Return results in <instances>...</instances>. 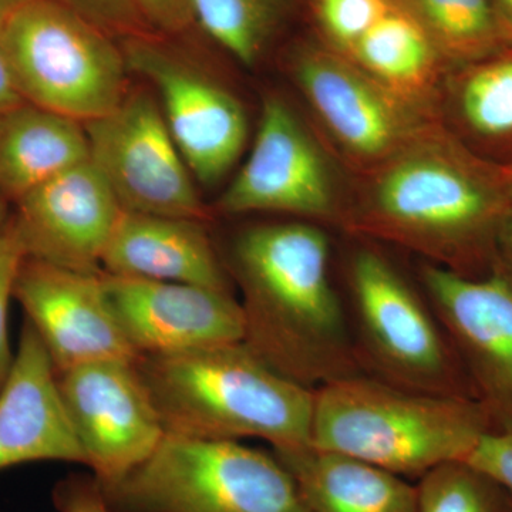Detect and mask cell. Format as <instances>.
I'll return each instance as SVG.
<instances>
[{"label": "cell", "instance_id": "6da1fadb", "mask_svg": "<svg viewBox=\"0 0 512 512\" xmlns=\"http://www.w3.org/2000/svg\"><path fill=\"white\" fill-rule=\"evenodd\" d=\"M511 168L477 156L431 120L383 163L357 175L339 229L453 274L483 278L501 262Z\"/></svg>", "mask_w": 512, "mask_h": 512}, {"label": "cell", "instance_id": "7a4b0ae2", "mask_svg": "<svg viewBox=\"0 0 512 512\" xmlns=\"http://www.w3.org/2000/svg\"><path fill=\"white\" fill-rule=\"evenodd\" d=\"M224 264L241 292L242 343L266 365L311 390L362 375L325 227L249 225L232 239Z\"/></svg>", "mask_w": 512, "mask_h": 512}, {"label": "cell", "instance_id": "3957f363", "mask_svg": "<svg viewBox=\"0 0 512 512\" xmlns=\"http://www.w3.org/2000/svg\"><path fill=\"white\" fill-rule=\"evenodd\" d=\"M134 365L165 436L259 439L272 450L311 443L315 390L282 376L242 342L138 356Z\"/></svg>", "mask_w": 512, "mask_h": 512}, {"label": "cell", "instance_id": "277c9868", "mask_svg": "<svg viewBox=\"0 0 512 512\" xmlns=\"http://www.w3.org/2000/svg\"><path fill=\"white\" fill-rule=\"evenodd\" d=\"M494 430L480 400L414 392L362 373L315 390L309 446L419 481L441 464L466 461Z\"/></svg>", "mask_w": 512, "mask_h": 512}, {"label": "cell", "instance_id": "5b68a950", "mask_svg": "<svg viewBox=\"0 0 512 512\" xmlns=\"http://www.w3.org/2000/svg\"><path fill=\"white\" fill-rule=\"evenodd\" d=\"M353 239L342 296L363 375L414 392L477 399L419 279L410 281L383 245Z\"/></svg>", "mask_w": 512, "mask_h": 512}, {"label": "cell", "instance_id": "8992f818", "mask_svg": "<svg viewBox=\"0 0 512 512\" xmlns=\"http://www.w3.org/2000/svg\"><path fill=\"white\" fill-rule=\"evenodd\" d=\"M100 488L111 512H311L274 451L239 441L165 436L143 464Z\"/></svg>", "mask_w": 512, "mask_h": 512}, {"label": "cell", "instance_id": "52a82bcc", "mask_svg": "<svg viewBox=\"0 0 512 512\" xmlns=\"http://www.w3.org/2000/svg\"><path fill=\"white\" fill-rule=\"evenodd\" d=\"M0 52L26 103L86 124L128 92L120 43L55 0H28L0 33Z\"/></svg>", "mask_w": 512, "mask_h": 512}, {"label": "cell", "instance_id": "ba28073f", "mask_svg": "<svg viewBox=\"0 0 512 512\" xmlns=\"http://www.w3.org/2000/svg\"><path fill=\"white\" fill-rule=\"evenodd\" d=\"M348 195L305 121L284 97L268 94L249 156L222 192L217 211L228 217L284 214L340 228Z\"/></svg>", "mask_w": 512, "mask_h": 512}, {"label": "cell", "instance_id": "9c48e42d", "mask_svg": "<svg viewBox=\"0 0 512 512\" xmlns=\"http://www.w3.org/2000/svg\"><path fill=\"white\" fill-rule=\"evenodd\" d=\"M120 45L128 72L156 90L165 123L195 181L207 187L220 183L248 143L241 101L163 36L124 37Z\"/></svg>", "mask_w": 512, "mask_h": 512}, {"label": "cell", "instance_id": "30bf717a", "mask_svg": "<svg viewBox=\"0 0 512 512\" xmlns=\"http://www.w3.org/2000/svg\"><path fill=\"white\" fill-rule=\"evenodd\" d=\"M84 128L90 163L124 211L210 220L153 93L128 89L116 109Z\"/></svg>", "mask_w": 512, "mask_h": 512}, {"label": "cell", "instance_id": "8fae6325", "mask_svg": "<svg viewBox=\"0 0 512 512\" xmlns=\"http://www.w3.org/2000/svg\"><path fill=\"white\" fill-rule=\"evenodd\" d=\"M288 72L330 144L356 175L383 163L424 124L437 119L326 45L296 46Z\"/></svg>", "mask_w": 512, "mask_h": 512}, {"label": "cell", "instance_id": "7c38bea8", "mask_svg": "<svg viewBox=\"0 0 512 512\" xmlns=\"http://www.w3.org/2000/svg\"><path fill=\"white\" fill-rule=\"evenodd\" d=\"M57 382L86 466L100 484L126 476L164 440L134 360L84 363L57 373Z\"/></svg>", "mask_w": 512, "mask_h": 512}, {"label": "cell", "instance_id": "4fadbf2b", "mask_svg": "<svg viewBox=\"0 0 512 512\" xmlns=\"http://www.w3.org/2000/svg\"><path fill=\"white\" fill-rule=\"evenodd\" d=\"M417 279L497 430H512V275L466 278L421 262Z\"/></svg>", "mask_w": 512, "mask_h": 512}, {"label": "cell", "instance_id": "5bb4252c", "mask_svg": "<svg viewBox=\"0 0 512 512\" xmlns=\"http://www.w3.org/2000/svg\"><path fill=\"white\" fill-rule=\"evenodd\" d=\"M15 299L56 372L97 360H136L107 298L103 272H80L26 256Z\"/></svg>", "mask_w": 512, "mask_h": 512}, {"label": "cell", "instance_id": "9a60e30c", "mask_svg": "<svg viewBox=\"0 0 512 512\" xmlns=\"http://www.w3.org/2000/svg\"><path fill=\"white\" fill-rule=\"evenodd\" d=\"M103 281L121 332L137 357L242 342L244 320L234 292L104 272Z\"/></svg>", "mask_w": 512, "mask_h": 512}, {"label": "cell", "instance_id": "2e32d148", "mask_svg": "<svg viewBox=\"0 0 512 512\" xmlns=\"http://www.w3.org/2000/svg\"><path fill=\"white\" fill-rule=\"evenodd\" d=\"M123 208L90 160L64 171L13 204L28 258L80 272L101 261Z\"/></svg>", "mask_w": 512, "mask_h": 512}, {"label": "cell", "instance_id": "e0dca14e", "mask_svg": "<svg viewBox=\"0 0 512 512\" xmlns=\"http://www.w3.org/2000/svg\"><path fill=\"white\" fill-rule=\"evenodd\" d=\"M35 461L86 466L60 394L56 367L25 319L13 365L0 387V471Z\"/></svg>", "mask_w": 512, "mask_h": 512}, {"label": "cell", "instance_id": "ac0fdd59", "mask_svg": "<svg viewBox=\"0 0 512 512\" xmlns=\"http://www.w3.org/2000/svg\"><path fill=\"white\" fill-rule=\"evenodd\" d=\"M205 224L124 211L104 251L101 271L232 292L231 276Z\"/></svg>", "mask_w": 512, "mask_h": 512}, {"label": "cell", "instance_id": "d6986e66", "mask_svg": "<svg viewBox=\"0 0 512 512\" xmlns=\"http://www.w3.org/2000/svg\"><path fill=\"white\" fill-rule=\"evenodd\" d=\"M436 116L477 156L512 165V47L451 69Z\"/></svg>", "mask_w": 512, "mask_h": 512}, {"label": "cell", "instance_id": "ffe728a7", "mask_svg": "<svg viewBox=\"0 0 512 512\" xmlns=\"http://www.w3.org/2000/svg\"><path fill=\"white\" fill-rule=\"evenodd\" d=\"M311 512H417L416 483L312 446L272 450Z\"/></svg>", "mask_w": 512, "mask_h": 512}, {"label": "cell", "instance_id": "44dd1931", "mask_svg": "<svg viewBox=\"0 0 512 512\" xmlns=\"http://www.w3.org/2000/svg\"><path fill=\"white\" fill-rule=\"evenodd\" d=\"M340 56L400 99L436 117L441 84L450 70L419 23L394 0L392 8Z\"/></svg>", "mask_w": 512, "mask_h": 512}, {"label": "cell", "instance_id": "7402d4cb", "mask_svg": "<svg viewBox=\"0 0 512 512\" xmlns=\"http://www.w3.org/2000/svg\"><path fill=\"white\" fill-rule=\"evenodd\" d=\"M87 160L80 121L25 103L0 123V192L12 205Z\"/></svg>", "mask_w": 512, "mask_h": 512}, {"label": "cell", "instance_id": "603a6c76", "mask_svg": "<svg viewBox=\"0 0 512 512\" xmlns=\"http://www.w3.org/2000/svg\"><path fill=\"white\" fill-rule=\"evenodd\" d=\"M421 26L448 67L505 49L491 0H394Z\"/></svg>", "mask_w": 512, "mask_h": 512}, {"label": "cell", "instance_id": "cb8c5ba5", "mask_svg": "<svg viewBox=\"0 0 512 512\" xmlns=\"http://www.w3.org/2000/svg\"><path fill=\"white\" fill-rule=\"evenodd\" d=\"M296 0H191L202 32L242 66L261 62Z\"/></svg>", "mask_w": 512, "mask_h": 512}, {"label": "cell", "instance_id": "d4e9b609", "mask_svg": "<svg viewBox=\"0 0 512 512\" xmlns=\"http://www.w3.org/2000/svg\"><path fill=\"white\" fill-rule=\"evenodd\" d=\"M416 487L417 512H512L511 495L467 461L433 468Z\"/></svg>", "mask_w": 512, "mask_h": 512}, {"label": "cell", "instance_id": "484cf974", "mask_svg": "<svg viewBox=\"0 0 512 512\" xmlns=\"http://www.w3.org/2000/svg\"><path fill=\"white\" fill-rule=\"evenodd\" d=\"M311 6L325 45L345 55L393 0H311Z\"/></svg>", "mask_w": 512, "mask_h": 512}, {"label": "cell", "instance_id": "4316f807", "mask_svg": "<svg viewBox=\"0 0 512 512\" xmlns=\"http://www.w3.org/2000/svg\"><path fill=\"white\" fill-rule=\"evenodd\" d=\"M25 259L22 239L10 218L8 227L0 234V387L5 383L15 359L9 340V306L15 299L16 279Z\"/></svg>", "mask_w": 512, "mask_h": 512}, {"label": "cell", "instance_id": "83f0119b", "mask_svg": "<svg viewBox=\"0 0 512 512\" xmlns=\"http://www.w3.org/2000/svg\"><path fill=\"white\" fill-rule=\"evenodd\" d=\"M89 19L113 37L147 35V23L128 0H55Z\"/></svg>", "mask_w": 512, "mask_h": 512}, {"label": "cell", "instance_id": "f1b7e54d", "mask_svg": "<svg viewBox=\"0 0 512 512\" xmlns=\"http://www.w3.org/2000/svg\"><path fill=\"white\" fill-rule=\"evenodd\" d=\"M466 461L494 478L512 497V430L485 434Z\"/></svg>", "mask_w": 512, "mask_h": 512}, {"label": "cell", "instance_id": "f546056e", "mask_svg": "<svg viewBox=\"0 0 512 512\" xmlns=\"http://www.w3.org/2000/svg\"><path fill=\"white\" fill-rule=\"evenodd\" d=\"M151 32L180 35L194 23L191 0H128Z\"/></svg>", "mask_w": 512, "mask_h": 512}, {"label": "cell", "instance_id": "4dcf8cb0", "mask_svg": "<svg viewBox=\"0 0 512 512\" xmlns=\"http://www.w3.org/2000/svg\"><path fill=\"white\" fill-rule=\"evenodd\" d=\"M55 504L59 512H111L94 477L73 476L57 484Z\"/></svg>", "mask_w": 512, "mask_h": 512}, {"label": "cell", "instance_id": "1f68e13d", "mask_svg": "<svg viewBox=\"0 0 512 512\" xmlns=\"http://www.w3.org/2000/svg\"><path fill=\"white\" fill-rule=\"evenodd\" d=\"M26 101L20 96L18 87L13 82L12 73L5 57L0 52V123L12 113L13 110L25 104Z\"/></svg>", "mask_w": 512, "mask_h": 512}, {"label": "cell", "instance_id": "d6a6232c", "mask_svg": "<svg viewBox=\"0 0 512 512\" xmlns=\"http://www.w3.org/2000/svg\"><path fill=\"white\" fill-rule=\"evenodd\" d=\"M495 25L504 47H512V0H491Z\"/></svg>", "mask_w": 512, "mask_h": 512}, {"label": "cell", "instance_id": "836d02e7", "mask_svg": "<svg viewBox=\"0 0 512 512\" xmlns=\"http://www.w3.org/2000/svg\"><path fill=\"white\" fill-rule=\"evenodd\" d=\"M500 261L501 264L511 272L512 275V168L510 205H508L507 218H505L503 231L500 238Z\"/></svg>", "mask_w": 512, "mask_h": 512}, {"label": "cell", "instance_id": "e575fe53", "mask_svg": "<svg viewBox=\"0 0 512 512\" xmlns=\"http://www.w3.org/2000/svg\"><path fill=\"white\" fill-rule=\"evenodd\" d=\"M26 2L28 0H0V33H2L9 19L12 18L13 13Z\"/></svg>", "mask_w": 512, "mask_h": 512}, {"label": "cell", "instance_id": "d590c367", "mask_svg": "<svg viewBox=\"0 0 512 512\" xmlns=\"http://www.w3.org/2000/svg\"><path fill=\"white\" fill-rule=\"evenodd\" d=\"M10 202L6 200L5 195L0 192V234L8 227L12 211H10Z\"/></svg>", "mask_w": 512, "mask_h": 512}]
</instances>
